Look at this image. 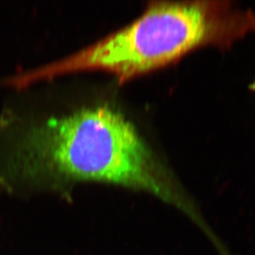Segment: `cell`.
I'll return each mask as SVG.
<instances>
[{
	"label": "cell",
	"instance_id": "2",
	"mask_svg": "<svg viewBox=\"0 0 255 255\" xmlns=\"http://www.w3.org/2000/svg\"><path fill=\"white\" fill-rule=\"evenodd\" d=\"M255 31V14L229 1H154L134 22L77 53L15 76L17 85L97 69L121 84L176 63L204 46L229 48Z\"/></svg>",
	"mask_w": 255,
	"mask_h": 255
},
{
	"label": "cell",
	"instance_id": "3",
	"mask_svg": "<svg viewBox=\"0 0 255 255\" xmlns=\"http://www.w3.org/2000/svg\"><path fill=\"white\" fill-rule=\"evenodd\" d=\"M251 90H253V91H255V82L251 85Z\"/></svg>",
	"mask_w": 255,
	"mask_h": 255
},
{
	"label": "cell",
	"instance_id": "1",
	"mask_svg": "<svg viewBox=\"0 0 255 255\" xmlns=\"http://www.w3.org/2000/svg\"><path fill=\"white\" fill-rule=\"evenodd\" d=\"M5 171L10 181L31 184L112 183L191 212L132 123L109 106L83 109L28 128L17 140Z\"/></svg>",
	"mask_w": 255,
	"mask_h": 255
}]
</instances>
